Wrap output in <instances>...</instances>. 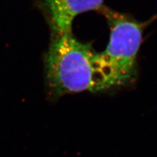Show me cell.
Wrapping results in <instances>:
<instances>
[{
	"mask_svg": "<svg viewBox=\"0 0 157 157\" xmlns=\"http://www.w3.org/2000/svg\"><path fill=\"white\" fill-rule=\"evenodd\" d=\"M106 19L110 38L106 49L95 56L98 93L132 85L137 77V54L148 23L103 6L99 10Z\"/></svg>",
	"mask_w": 157,
	"mask_h": 157,
	"instance_id": "6da1fadb",
	"label": "cell"
},
{
	"mask_svg": "<svg viewBox=\"0 0 157 157\" xmlns=\"http://www.w3.org/2000/svg\"><path fill=\"white\" fill-rule=\"evenodd\" d=\"M96 52L90 43H82L73 33L51 34L44 58L49 98L58 101L68 94L98 93L95 68Z\"/></svg>",
	"mask_w": 157,
	"mask_h": 157,
	"instance_id": "7a4b0ae2",
	"label": "cell"
},
{
	"mask_svg": "<svg viewBox=\"0 0 157 157\" xmlns=\"http://www.w3.org/2000/svg\"><path fill=\"white\" fill-rule=\"evenodd\" d=\"M104 0H39V7L48 22L51 34L72 32L75 17L81 13L100 10Z\"/></svg>",
	"mask_w": 157,
	"mask_h": 157,
	"instance_id": "3957f363",
	"label": "cell"
}]
</instances>
